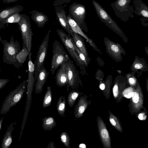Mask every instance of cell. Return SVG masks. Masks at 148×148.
Segmentation results:
<instances>
[{
	"label": "cell",
	"instance_id": "cell-18",
	"mask_svg": "<svg viewBox=\"0 0 148 148\" xmlns=\"http://www.w3.org/2000/svg\"><path fill=\"white\" fill-rule=\"evenodd\" d=\"M70 35L71 36L77 48L85 56L87 62L89 64L90 60L88 56L84 40L79 34L74 32L72 29Z\"/></svg>",
	"mask_w": 148,
	"mask_h": 148
},
{
	"label": "cell",
	"instance_id": "cell-4",
	"mask_svg": "<svg viewBox=\"0 0 148 148\" xmlns=\"http://www.w3.org/2000/svg\"><path fill=\"white\" fill-rule=\"evenodd\" d=\"M132 0H116L110 3L116 16L121 21H127L134 17L133 5L130 3Z\"/></svg>",
	"mask_w": 148,
	"mask_h": 148
},
{
	"label": "cell",
	"instance_id": "cell-3",
	"mask_svg": "<svg viewBox=\"0 0 148 148\" xmlns=\"http://www.w3.org/2000/svg\"><path fill=\"white\" fill-rule=\"evenodd\" d=\"M56 31L61 41L70 55L76 62L77 65L79 67L82 73L83 74H86L85 68L86 66L80 59L75 50L72 37L62 29H57Z\"/></svg>",
	"mask_w": 148,
	"mask_h": 148
},
{
	"label": "cell",
	"instance_id": "cell-24",
	"mask_svg": "<svg viewBox=\"0 0 148 148\" xmlns=\"http://www.w3.org/2000/svg\"><path fill=\"white\" fill-rule=\"evenodd\" d=\"M75 110V117L79 118L81 117L88 106V102L85 98L82 97L79 100Z\"/></svg>",
	"mask_w": 148,
	"mask_h": 148
},
{
	"label": "cell",
	"instance_id": "cell-20",
	"mask_svg": "<svg viewBox=\"0 0 148 148\" xmlns=\"http://www.w3.org/2000/svg\"><path fill=\"white\" fill-rule=\"evenodd\" d=\"M134 13L138 16L148 19V7L142 0H134Z\"/></svg>",
	"mask_w": 148,
	"mask_h": 148
},
{
	"label": "cell",
	"instance_id": "cell-43",
	"mask_svg": "<svg viewBox=\"0 0 148 148\" xmlns=\"http://www.w3.org/2000/svg\"><path fill=\"white\" fill-rule=\"evenodd\" d=\"M129 81L130 83L132 84H133L135 83L134 79L132 78H130L129 79Z\"/></svg>",
	"mask_w": 148,
	"mask_h": 148
},
{
	"label": "cell",
	"instance_id": "cell-10",
	"mask_svg": "<svg viewBox=\"0 0 148 148\" xmlns=\"http://www.w3.org/2000/svg\"><path fill=\"white\" fill-rule=\"evenodd\" d=\"M51 32L50 30L48 31L40 44L37 53L36 59L34 62L35 67L34 76L36 80L40 71L44 67V62L47 55L49 34Z\"/></svg>",
	"mask_w": 148,
	"mask_h": 148
},
{
	"label": "cell",
	"instance_id": "cell-23",
	"mask_svg": "<svg viewBox=\"0 0 148 148\" xmlns=\"http://www.w3.org/2000/svg\"><path fill=\"white\" fill-rule=\"evenodd\" d=\"M15 123L12 122L8 127L2 140L1 148H8L10 147L12 141V133Z\"/></svg>",
	"mask_w": 148,
	"mask_h": 148
},
{
	"label": "cell",
	"instance_id": "cell-26",
	"mask_svg": "<svg viewBox=\"0 0 148 148\" xmlns=\"http://www.w3.org/2000/svg\"><path fill=\"white\" fill-rule=\"evenodd\" d=\"M21 14L16 13L8 17L5 20L0 23V30L4 27L5 24L10 23H18L21 18Z\"/></svg>",
	"mask_w": 148,
	"mask_h": 148
},
{
	"label": "cell",
	"instance_id": "cell-31",
	"mask_svg": "<svg viewBox=\"0 0 148 148\" xmlns=\"http://www.w3.org/2000/svg\"><path fill=\"white\" fill-rule=\"evenodd\" d=\"M79 95V93L75 91H72L70 92L68 97V102L69 106L72 107Z\"/></svg>",
	"mask_w": 148,
	"mask_h": 148
},
{
	"label": "cell",
	"instance_id": "cell-19",
	"mask_svg": "<svg viewBox=\"0 0 148 148\" xmlns=\"http://www.w3.org/2000/svg\"><path fill=\"white\" fill-rule=\"evenodd\" d=\"M49 74L44 66L40 71L36 79L35 90L36 94H40L42 92Z\"/></svg>",
	"mask_w": 148,
	"mask_h": 148
},
{
	"label": "cell",
	"instance_id": "cell-8",
	"mask_svg": "<svg viewBox=\"0 0 148 148\" xmlns=\"http://www.w3.org/2000/svg\"><path fill=\"white\" fill-rule=\"evenodd\" d=\"M32 54L30 52L28 55V76L27 85V101L24 115L28 116L32 102V94L33 90V87L36 80L34 76L35 67L32 59Z\"/></svg>",
	"mask_w": 148,
	"mask_h": 148
},
{
	"label": "cell",
	"instance_id": "cell-47",
	"mask_svg": "<svg viewBox=\"0 0 148 148\" xmlns=\"http://www.w3.org/2000/svg\"><path fill=\"white\" fill-rule=\"evenodd\" d=\"M148 1V0H147Z\"/></svg>",
	"mask_w": 148,
	"mask_h": 148
},
{
	"label": "cell",
	"instance_id": "cell-40",
	"mask_svg": "<svg viewBox=\"0 0 148 148\" xmlns=\"http://www.w3.org/2000/svg\"><path fill=\"white\" fill-rule=\"evenodd\" d=\"M54 143L53 141L50 142L48 145L47 148H55Z\"/></svg>",
	"mask_w": 148,
	"mask_h": 148
},
{
	"label": "cell",
	"instance_id": "cell-32",
	"mask_svg": "<svg viewBox=\"0 0 148 148\" xmlns=\"http://www.w3.org/2000/svg\"><path fill=\"white\" fill-rule=\"evenodd\" d=\"M60 138L61 142L65 147L70 148V138L67 133L65 132H62L60 134Z\"/></svg>",
	"mask_w": 148,
	"mask_h": 148
},
{
	"label": "cell",
	"instance_id": "cell-33",
	"mask_svg": "<svg viewBox=\"0 0 148 148\" xmlns=\"http://www.w3.org/2000/svg\"><path fill=\"white\" fill-rule=\"evenodd\" d=\"M73 42L74 45L75 50L78 54L81 60L84 63L86 67H87L88 66V64L86 59L83 54L82 52L80 51L77 48L76 45H75L74 41L73 40Z\"/></svg>",
	"mask_w": 148,
	"mask_h": 148
},
{
	"label": "cell",
	"instance_id": "cell-13",
	"mask_svg": "<svg viewBox=\"0 0 148 148\" xmlns=\"http://www.w3.org/2000/svg\"><path fill=\"white\" fill-rule=\"evenodd\" d=\"M103 41L106 52L113 59L116 61L120 59L121 53V49L119 45L105 37Z\"/></svg>",
	"mask_w": 148,
	"mask_h": 148
},
{
	"label": "cell",
	"instance_id": "cell-1",
	"mask_svg": "<svg viewBox=\"0 0 148 148\" xmlns=\"http://www.w3.org/2000/svg\"><path fill=\"white\" fill-rule=\"evenodd\" d=\"M0 41L3 45V60L4 63L13 65L16 68H19L23 66L17 60L16 56L21 51L19 42L14 40L12 36L10 42L6 40H3L0 36Z\"/></svg>",
	"mask_w": 148,
	"mask_h": 148
},
{
	"label": "cell",
	"instance_id": "cell-9",
	"mask_svg": "<svg viewBox=\"0 0 148 148\" xmlns=\"http://www.w3.org/2000/svg\"><path fill=\"white\" fill-rule=\"evenodd\" d=\"M92 3L101 21L116 33L119 35L122 34L121 29L103 7L94 0L92 1Z\"/></svg>",
	"mask_w": 148,
	"mask_h": 148
},
{
	"label": "cell",
	"instance_id": "cell-14",
	"mask_svg": "<svg viewBox=\"0 0 148 148\" xmlns=\"http://www.w3.org/2000/svg\"><path fill=\"white\" fill-rule=\"evenodd\" d=\"M67 17L69 24L72 30L83 37L89 43L94 50L98 52L100 54H101V52L98 48L93 40L89 38L87 36L83 33L82 30L75 21L72 18L69 14L67 16Z\"/></svg>",
	"mask_w": 148,
	"mask_h": 148
},
{
	"label": "cell",
	"instance_id": "cell-44",
	"mask_svg": "<svg viewBox=\"0 0 148 148\" xmlns=\"http://www.w3.org/2000/svg\"><path fill=\"white\" fill-rule=\"evenodd\" d=\"M86 145L82 143L79 145V147L80 148H86Z\"/></svg>",
	"mask_w": 148,
	"mask_h": 148
},
{
	"label": "cell",
	"instance_id": "cell-41",
	"mask_svg": "<svg viewBox=\"0 0 148 148\" xmlns=\"http://www.w3.org/2000/svg\"><path fill=\"white\" fill-rule=\"evenodd\" d=\"M143 66L142 64L140 63L136 64L134 66L135 68L137 69H141Z\"/></svg>",
	"mask_w": 148,
	"mask_h": 148
},
{
	"label": "cell",
	"instance_id": "cell-11",
	"mask_svg": "<svg viewBox=\"0 0 148 148\" xmlns=\"http://www.w3.org/2000/svg\"><path fill=\"white\" fill-rule=\"evenodd\" d=\"M97 123L98 131L103 145L105 148H111V139L106 125L101 118L98 116Z\"/></svg>",
	"mask_w": 148,
	"mask_h": 148
},
{
	"label": "cell",
	"instance_id": "cell-6",
	"mask_svg": "<svg viewBox=\"0 0 148 148\" xmlns=\"http://www.w3.org/2000/svg\"><path fill=\"white\" fill-rule=\"evenodd\" d=\"M69 14L81 29L86 32L88 29L85 22L86 13L85 6L76 2H73L69 7Z\"/></svg>",
	"mask_w": 148,
	"mask_h": 148
},
{
	"label": "cell",
	"instance_id": "cell-25",
	"mask_svg": "<svg viewBox=\"0 0 148 148\" xmlns=\"http://www.w3.org/2000/svg\"><path fill=\"white\" fill-rule=\"evenodd\" d=\"M42 127L44 130L50 131L56 125V123L54 118L51 116L46 117L42 119Z\"/></svg>",
	"mask_w": 148,
	"mask_h": 148
},
{
	"label": "cell",
	"instance_id": "cell-17",
	"mask_svg": "<svg viewBox=\"0 0 148 148\" xmlns=\"http://www.w3.org/2000/svg\"><path fill=\"white\" fill-rule=\"evenodd\" d=\"M63 63L57 71L55 77L56 84L59 87H62L68 84V80L66 68V62Z\"/></svg>",
	"mask_w": 148,
	"mask_h": 148
},
{
	"label": "cell",
	"instance_id": "cell-36",
	"mask_svg": "<svg viewBox=\"0 0 148 148\" xmlns=\"http://www.w3.org/2000/svg\"><path fill=\"white\" fill-rule=\"evenodd\" d=\"M134 91L131 89H127L123 91V95L124 97L126 98H131L132 97Z\"/></svg>",
	"mask_w": 148,
	"mask_h": 148
},
{
	"label": "cell",
	"instance_id": "cell-28",
	"mask_svg": "<svg viewBox=\"0 0 148 148\" xmlns=\"http://www.w3.org/2000/svg\"><path fill=\"white\" fill-rule=\"evenodd\" d=\"M29 52L24 43L23 42V49L16 56L18 61L21 64H23L26 60Z\"/></svg>",
	"mask_w": 148,
	"mask_h": 148
},
{
	"label": "cell",
	"instance_id": "cell-42",
	"mask_svg": "<svg viewBox=\"0 0 148 148\" xmlns=\"http://www.w3.org/2000/svg\"><path fill=\"white\" fill-rule=\"evenodd\" d=\"M100 88L102 90H104L105 87V85L104 83H102L100 84L99 86Z\"/></svg>",
	"mask_w": 148,
	"mask_h": 148
},
{
	"label": "cell",
	"instance_id": "cell-46",
	"mask_svg": "<svg viewBox=\"0 0 148 148\" xmlns=\"http://www.w3.org/2000/svg\"></svg>",
	"mask_w": 148,
	"mask_h": 148
},
{
	"label": "cell",
	"instance_id": "cell-7",
	"mask_svg": "<svg viewBox=\"0 0 148 148\" xmlns=\"http://www.w3.org/2000/svg\"><path fill=\"white\" fill-rule=\"evenodd\" d=\"M21 18L17 24L22 36L23 42L25 44L30 52H31L32 37L33 33L29 17L25 14H21Z\"/></svg>",
	"mask_w": 148,
	"mask_h": 148
},
{
	"label": "cell",
	"instance_id": "cell-16",
	"mask_svg": "<svg viewBox=\"0 0 148 148\" xmlns=\"http://www.w3.org/2000/svg\"><path fill=\"white\" fill-rule=\"evenodd\" d=\"M143 101V94L139 88L134 90L132 97L131 107L133 111L137 112L142 108Z\"/></svg>",
	"mask_w": 148,
	"mask_h": 148
},
{
	"label": "cell",
	"instance_id": "cell-22",
	"mask_svg": "<svg viewBox=\"0 0 148 148\" xmlns=\"http://www.w3.org/2000/svg\"><path fill=\"white\" fill-rule=\"evenodd\" d=\"M23 7L21 5H17L1 10L0 12V23L5 20L10 16L20 13L23 10Z\"/></svg>",
	"mask_w": 148,
	"mask_h": 148
},
{
	"label": "cell",
	"instance_id": "cell-37",
	"mask_svg": "<svg viewBox=\"0 0 148 148\" xmlns=\"http://www.w3.org/2000/svg\"><path fill=\"white\" fill-rule=\"evenodd\" d=\"M10 80L7 79H0V90Z\"/></svg>",
	"mask_w": 148,
	"mask_h": 148
},
{
	"label": "cell",
	"instance_id": "cell-21",
	"mask_svg": "<svg viewBox=\"0 0 148 148\" xmlns=\"http://www.w3.org/2000/svg\"><path fill=\"white\" fill-rule=\"evenodd\" d=\"M31 14L32 20L36 24L38 27L42 28L49 18L47 16L42 12L34 10L29 12Z\"/></svg>",
	"mask_w": 148,
	"mask_h": 148
},
{
	"label": "cell",
	"instance_id": "cell-45",
	"mask_svg": "<svg viewBox=\"0 0 148 148\" xmlns=\"http://www.w3.org/2000/svg\"><path fill=\"white\" fill-rule=\"evenodd\" d=\"M3 117L2 118H1L0 120V131L1 130L2 128V124L3 121Z\"/></svg>",
	"mask_w": 148,
	"mask_h": 148
},
{
	"label": "cell",
	"instance_id": "cell-5",
	"mask_svg": "<svg viewBox=\"0 0 148 148\" xmlns=\"http://www.w3.org/2000/svg\"><path fill=\"white\" fill-rule=\"evenodd\" d=\"M52 51L53 56L50 70L53 75L61 64L67 62L69 58L62 45L57 40H55L53 43Z\"/></svg>",
	"mask_w": 148,
	"mask_h": 148
},
{
	"label": "cell",
	"instance_id": "cell-27",
	"mask_svg": "<svg viewBox=\"0 0 148 148\" xmlns=\"http://www.w3.org/2000/svg\"><path fill=\"white\" fill-rule=\"evenodd\" d=\"M56 107L59 115L61 116H64L66 108V100L64 97L61 96L59 97L57 103Z\"/></svg>",
	"mask_w": 148,
	"mask_h": 148
},
{
	"label": "cell",
	"instance_id": "cell-12",
	"mask_svg": "<svg viewBox=\"0 0 148 148\" xmlns=\"http://www.w3.org/2000/svg\"><path fill=\"white\" fill-rule=\"evenodd\" d=\"M66 68L68 80L67 84L70 87L73 88L80 80L78 71L73 61L70 58L66 62Z\"/></svg>",
	"mask_w": 148,
	"mask_h": 148
},
{
	"label": "cell",
	"instance_id": "cell-34",
	"mask_svg": "<svg viewBox=\"0 0 148 148\" xmlns=\"http://www.w3.org/2000/svg\"><path fill=\"white\" fill-rule=\"evenodd\" d=\"M114 97L115 98H117L119 94V87L117 82L116 81L113 86L112 90Z\"/></svg>",
	"mask_w": 148,
	"mask_h": 148
},
{
	"label": "cell",
	"instance_id": "cell-39",
	"mask_svg": "<svg viewBox=\"0 0 148 148\" xmlns=\"http://www.w3.org/2000/svg\"><path fill=\"white\" fill-rule=\"evenodd\" d=\"M20 0H2L4 3H9L16 2Z\"/></svg>",
	"mask_w": 148,
	"mask_h": 148
},
{
	"label": "cell",
	"instance_id": "cell-15",
	"mask_svg": "<svg viewBox=\"0 0 148 148\" xmlns=\"http://www.w3.org/2000/svg\"><path fill=\"white\" fill-rule=\"evenodd\" d=\"M55 9L57 21L62 27L68 33V34L71 36V29L67 20L66 12L61 6H56Z\"/></svg>",
	"mask_w": 148,
	"mask_h": 148
},
{
	"label": "cell",
	"instance_id": "cell-38",
	"mask_svg": "<svg viewBox=\"0 0 148 148\" xmlns=\"http://www.w3.org/2000/svg\"><path fill=\"white\" fill-rule=\"evenodd\" d=\"M138 119L141 120H144L146 118V115L144 113H140L138 115Z\"/></svg>",
	"mask_w": 148,
	"mask_h": 148
},
{
	"label": "cell",
	"instance_id": "cell-2",
	"mask_svg": "<svg viewBox=\"0 0 148 148\" xmlns=\"http://www.w3.org/2000/svg\"><path fill=\"white\" fill-rule=\"evenodd\" d=\"M27 80H24L7 96L3 101L0 111L1 114H5L21 99L26 90Z\"/></svg>",
	"mask_w": 148,
	"mask_h": 148
},
{
	"label": "cell",
	"instance_id": "cell-35",
	"mask_svg": "<svg viewBox=\"0 0 148 148\" xmlns=\"http://www.w3.org/2000/svg\"><path fill=\"white\" fill-rule=\"evenodd\" d=\"M71 0H55L53 4V5L56 7L59 6L64 3H68Z\"/></svg>",
	"mask_w": 148,
	"mask_h": 148
},
{
	"label": "cell",
	"instance_id": "cell-29",
	"mask_svg": "<svg viewBox=\"0 0 148 148\" xmlns=\"http://www.w3.org/2000/svg\"><path fill=\"white\" fill-rule=\"evenodd\" d=\"M109 119L110 123L116 130L121 132H122V128L118 118L110 111H109Z\"/></svg>",
	"mask_w": 148,
	"mask_h": 148
},
{
	"label": "cell",
	"instance_id": "cell-30",
	"mask_svg": "<svg viewBox=\"0 0 148 148\" xmlns=\"http://www.w3.org/2000/svg\"><path fill=\"white\" fill-rule=\"evenodd\" d=\"M52 93L51 87L49 86L47 87V90L44 98L42 107L46 108L49 106L51 103Z\"/></svg>",
	"mask_w": 148,
	"mask_h": 148
}]
</instances>
